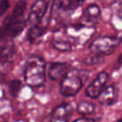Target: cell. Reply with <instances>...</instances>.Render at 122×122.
I'll return each mask as SVG.
<instances>
[{"instance_id":"cell-1","label":"cell","mask_w":122,"mask_h":122,"mask_svg":"<svg viewBox=\"0 0 122 122\" xmlns=\"http://www.w3.org/2000/svg\"><path fill=\"white\" fill-rule=\"evenodd\" d=\"M26 9L25 0H19L15 4L12 12L5 18L0 28V41L13 39L24 30L28 24L27 17H25Z\"/></svg>"},{"instance_id":"cell-2","label":"cell","mask_w":122,"mask_h":122,"mask_svg":"<svg viewBox=\"0 0 122 122\" xmlns=\"http://www.w3.org/2000/svg\"><path fill=\"white\" fill-rule=\"evenodd\" d=\"M24 80L29 87L38 88L46 81V62L39 55H30L24 66Z\"/></svg>"},{"instance_id":"cell-3","label":"cell","mask_w":122,"mask_h":122,"mask_svg":"<svg viewBox=\"0 0 122 122\" xmlns=\"http://www.w3.org/2000/svg\"><path fill=\"white\" fill-rule=\"evenodd\" d=\"M83 87V80L78 74V71L70 70L69 72L60 80L59 91L64 96H74Z\"/></svg>"},{"instance_id":"cell-4","label":"cell","mask_w":122,"mask_h":122,"mask_svg":"<svg viewBox=\"0 0 122 122\" xmlns=\"http://www.w3.org/2000/svg\"><path fill=\"white\" fill-rule=\"evenodd\" d=\"M122 37L117 36H100L92 41L90 44V51L92 52L100 53L103 55L112 54L121 44Z\"/></svg>"},{"instance_id":"cell-5","label":"cell","mask_w":122,"mask_h":122,"mask_svg":"<svg viewBox=\"0 0 122 122\" xmlns=\"http://www.w3.org/2000/svg\"><path fill=\"white\" fill-rule=\"evenodd\" d=\"M66 33L74 43L78 45H84L92 37L94 33V28L91 24L76 23L69 25L66 28Z\"/></svg>"},{"instance_id":"cell-6","label":"cell","mask_w":122,"mask_h":122,"mask_svg":"<svg viewBox=\"0 0 122 122\" xmlns=\"http://www.w3.org/2000/svg\"><path fill=\"white\" fill-rule=\"evenodd\" d=\"M4 44L0 47V73H8L13 66L16 50L12 39L3 41Z\"/></svg>"},{"instance_id":"cell-7","label":"cell","mask_w":122,"mask_h":122,"mask_svg":"<svg viewBox=\"0 0 122 122\" xmlns=\"http://www.w3.org/2000/svg\"><path fill=\"white\" fill-rule=\"evenodd\" d=\"M109 80V73L106 71L99 72L96 77L88 85V87L85 90V94L89 98L94 99L97 98L100 92L104 90V88L107 85V82Z\"/></svg>"},{"instance_id":"cell-8","label":"cell","mask_w":122,"mask_h":122,"mask_svg":"<svg viewBox=\"0 0 122 122\" xmlns=\"http://www.w3.org/2000/svg\"><path fill=\"white\" fill-rule=\"evenodd\" d=\"M48 6H49L48 0H36L32 4L29 15L27 17L28 24L30 26L42 20L45 17V14L48 10Z\"/></svg>"},{"instance_id":"cell-9","label":"cell","mask_w":122,"mask_h":122,"mask_svg":"<svg viewBox=\"0 0 122 122\" xmlns=\"http://www.w3.org/2000/svg\"><path fill=\"white\" fill-rule=\"evenodd\" d=\"M49 24H50V18L45 20V17H44L39 22H37L33 25H30L28 34H27V40L31 44L37 42L47 32Z\"/></svg>"},{"instance_id":"cell-10","label":"cell","mask_w":122,"mask_h":122,"mask_svg":"<svg viewBox=\"0 0 122 122\" xmlns=\"http://www.w3.org/2000/svg\"><path fill=\"white\" fill-rule=\"evenodd\" d=\"M72 11L69 10L65 0H54L51 6V18L57 23H62L65 21Z\"/></svg>"},{"instance_id":"cell-11","label":"cell","mask_w":122,"mask_h":122,"mask_svg":"<svg viewBox=\"0 0 122 122\" xmlns=\"http://www.w3.org/2000/svg\"><path fill=\"white\" fill-rule=\"evenodd\" d=\"M73 112L71 104L62 103L56 106L51 113V120L55 122H68Z\"/></svg>"},{"instance_id":"cell-12","label":"cell","mask_w":122,"mask_h":122,"mask_svg":"<svg viewBox=\"0 0 122 122\" xmlns=\"http://www.w3.org/2000/svg\"><path fill=\"white\" fill-rule=\"evenodd\" d=\"M118 99V88L116 85L112 84L104 88L97 97L98 102L103 106H112L116 103Z\"/></svg>"},{"instance_id":"cell-13","label":"cell","mask_w":122,"mask_h":122,"mask_svg":"<svg viewBox=\"0 0 122 122\" xmlns=\"http://www.w3.org/2000/svg\"><path fill=\"white\" fill-rule=\"evenodd\" d=\"M71 65L68 62H52L48 69V75L53 81H60L70 71Z\"/></svg>"},{"instance_id":"cell-14","label":"cell","mask_w":122,"mask_h":122,"mask_svg":"<svg viewBox=\"0 0 122 122\" xmlns=\"http://www.w3.org/2000/svg\"><path fill=\"white\" fill-rule=\"evenodd\" d=\"M83 15L85 20L88 23H94L96 22L101 15V10L99 8V6H97L96 4H90L89 6H87V8L84 10L83 11Z\"/></svg>"},{"instance_id":"cell-15","label":"cell","mask_w":122,"mask_h":122,"mask_svg":"<svg viewBox=\"0 0 122 122\" xmlns=\"http://www.w3.org/2000/svg\"><path fill=\"white\" fill-rule=\"evenodd\" d=\"M77 112L82 115H91L94 112L95 106L90 101H81L77 104Z\"/></svg>"},{"instance_id":"cell-16","label":"cell","mask_w":122,"mask_h":122,"mask_svg":"<svg viewBox=\"0 0 122 122\" xmlns=\"http://www.w3.org/2000/svg\"><path fill=\"white\" fill-rule=\"evenodd\" d=\"M52 47L59 51H71L72 50V44L70 41L63 39H54L51 42Z\"/></svg>"},{"instance_id":"cell-17","label":"cell","mask_w":122,"mask_h":122,"mask_svg":"<svg viewBox=\"0 0 122 122\" xmlns=\"http://www.w3.org/2000/svg\"><path fill=\"white\" fill-rule=\"evenodd\" d=\"M104 62V55L100 53L92 52L84 59V64L87 66H95Z\"/></svg>"},{"instance_id":"cell-18","label":"cell","mask_w":122,"mask_h":122,"mask_svg":"<svg viewBox=\"0 0 122 122\" xmlns=\"http://www.w3.org/2000/svg\"><path fill=\"white\" fill-rule=\"evenodd\" d=\"M8 89H9V92L12 97H17L20 93V91L22 89V82L18 79H13L11 80L9 85H8Z\"/></svg>"},{"instance_id":"cell-19","label":"cell","mask_w":122,"mask_h":122,"mask_svg":"<svg viewBox=\"0 0 122 122\" xmlns=\"http://www.w3.org/2000/svg\"><path fill=\"white\" fill-rule=\"evenodd\" d=\"M67 7L69 8L70 10L73 11L76 9H78L80 6L83 5V3L85 2V0H65Z\"/></svg>"},{"instance_id":"cell-20","label":"cell","mask_w":122,"mask_h":122,"mask_svg":"<svg viewBox=\"0 0 122 122\" xmlns=\"http://www.w3.org/2000/svg\"><path fill=\"white\" fill-rule=\"evenodd\" d=\"M10 8L9 0H0V17H2Z\"/></svg>"},{"instance_id":"cell-21","label":"cell","mask_w":122,"mask_h":122,"mask_svg":"<svg viewBox=\"0 0 122 122\" xmlns=\"http://www.w3.org/2000/svg\"><path fill=\"white\" fill-rule=\"evenodd\" d=\"M95 120H96V119H93V118H92V117H87V115H83L82 117L75 119V120H74V122H79V121H83V122H85V121L93 122V121H95Z\"/></svg>"},{"instance_id":"cell-22","label":"cell","mask_w":122,"mask_h":122,"mask_svg":"<svg viewBox=\"0 0 122 122\" xmlns=\"http://www.w3.org/2000/svg\"><path fill=\"white\" fill-rule=\"evenodd\" d=\"M120 66H122V53L118 56V58H117V60H116V63H115V65H114L115 70H117Z\"/></svg>"},{"instance_id":"cell-23","label":"cell","mask_w":122,"mask_h":122,"mask_svg":"<svg viewBox=\"0 0 122 122\" xmlns=\"http://www.w3.org/2000/svg\"><path fill=\"white\" fill-rule=\"evenodd\" d=\"M117 15L119 16V18L120 19H122V5L118 8V10H117Z\"/></svg>"},{"instance_id":"cell-24","label":"cell","mask_w":122,"mask_h":122,"mask_svg":"<svg viewBox=\"0 0 122 122\" xmlns=\"http://www.w3.org/2000/svg\"><path fill=\"white\" fill-rule=\"evenodd\" d=\"M101 1H103V2H108V3H113V2H115V1H117V0H101Z\"/></svg>"},{"instance_id":"cell-25","label":"cell","mask_w":122,"mask_h":122,"mask_svg":"<svg viewBox=\"0 0 122 122\" xmlns=\"http://www.w3.org/2000/svg\"><path fill=\"white\" fill-rule=\"evenodd\" d=\"M118 121H122V117H121V118H119V119H118Z\"/></svg>"}]
</instances>
